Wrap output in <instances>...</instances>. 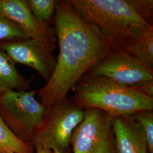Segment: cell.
I'll list each match as a JSON object with an SVG mask.
<instances>
[{
    "label": "cell",
    "mask_w": 153,
    "mask_h": 153,
    "mask_svg": "<svg viewBox=\"0 0 153 153\" xmlns=\"http://www.w3.org/2000/svg\"><path fill=\"white\" fill-rule=\"evenodd\" d=\"M54 22L59 53L51 78L38 90L41 104L46 111L65 99L87 71L115 48L69 0L57 1Z\"/></svg>",
    "instance_id": "obj_1"
},
{
    "label": "cell",
    "mask_w": 153,
    "mask_h": 153,
    "mask_svg": "<svg viewBox=\"0 0 153 153\" xmlns=\"http://www.w3.org/2000/svg\"><path fill=\"white\" fill-rule=\"evenodd\" d=\"M72 99L83 109H100L112 118L153 110V98L103 76L85 74L72 88Z\"/></svg>",
    "instance_id": "obj_2"
},
{
    "label": "cell",
    "mask_w": 153,
    "mask_h": 153,
    "mask_svg": "<svg viewBox=\"0 0 153 153\" xmlns=\"http://www.w3.org/2000/svg\"><path fill=\"white\" fill-rule=\"evenodd\" d=\"M85 19L119 48L151 26L137 14L130 0H69Z\"/></svg>",
    "instance_id": "obj_3"
},
{
    "label": "cell",
    "mask_w": 153,
    "mask_h": 153,
    "mask_svg": "<svg viewBox=\"0 0 153 153\" xmlns=\"http://www.w3.org/2000/svg\"><path fill=\"white\" fill-rule=\"evenodd\" d=\"M84 115L85 109L72 98L66 97L52 109L46 111L42 123L33 134L31 143L51 151L69 153L73 133Z\"/></svg>",
    "instance_id": "obj_4"
},
{
    "label": "cell",
    "mask_w": 153,
    "mask_h": 153,
    "mask_svg": "<svg viewBox=\"0 0 153 153\" xmlns=\"http://www.w3.org/2000/svg\"><path fill=\"white\" fill-rule=\"evenodd\" d=\"M86 74L103 76L153 98V68L120 48H115Z\"/></svg>",
    "instance_id": "obj_5"
},
{
    "label": "cell",
    "mask_w": 153,
    "mask_h": 153,
    "mask_svg": "<svg viewBox=\"0 0 153 153\" xmlns=\"http://www.w3.org/2000/svg\"><path fill=\"white\" fill-rule=\"evenodd\" d=\"M38 90H7L0 94V117L18 138L31 143L33 133L42 123L46 112L35 98Z\"/></svg>",
    "instance_id": "obj_6"
},
{
    "label": "cell",
    "mask_w": 153,
    "mask_h": 153,
    "mask_svg": "<svg viewBox=\"0 0 153 153\" xmlns=\"http://www.w3.org/2000/svg\"><path fill=\"white\" fill-rule=\"evenodd\" d=\"M112 119L100 109H85L84 117L72 134L74 153H98L114 147Z\"/></svg>",
    "instance_id": "obj_7"
},
{
    "label": "cell",
    "mask_w": 153,
    "mask_h": 153,
    "mask_svg": "<svg viewBox=\"0 0 153 153\" xmlns=\"http://www.w3.org/2000/svg\"><path fill=\"white\" fill-rule=\"evenodd\" d=\"M55 43L30 38L0 42V49L15 64L33 68L46 82L49 81L55 69Z\"/></svg>",
    "instance_id": "obj_8"
},
{
    "label": "cell",
    "mask_w": 153,
    "mask_h": 153,
    "mask_svg": "<svg viewBox=\"0 0 153 153\" xmlns=\"http://www.w3.org/2000/svg\"><path fill=\"white\" fill-rule=\"evenodd\" d=\"M0 14L16 24L28 38L55 44L57 42L55 28L38 21L26 0H0Z\"/></svg>",
    "instance_id": "obj_9"
},
{
    "label": "cell",
    "mask_w": 153,
    "mask_h": 153,
    "mask_svg": "<svg viewBox=\"0 0 153 153\" xmlns=\"http://www.w3.org/2000/svg\"><path fill=\"white\" fill-rule=\"evenodd\" d=\"M115 153H148L142 129L131 115L112 119Z\"/></svg>",
    "instance_id": "obj_10"
},
{
    "label": "cell",
    "mask_w": 153,
    "mask_h": 153,
    "mask_svg": "<svg viewBox=\"0 0 153 153\" xmlns=\"http://www.w3.org/2000/svg\"><path fill=\"white\" fill-rule=\"evenodd\" d=\"M15 65L0 49V94L7 90L26 91L30 88V81L19 73Z\"/></svg>",
    "instance_id": "obj_11"
},
{
    "label": "cell",
    "mask_w": 153,
    "mask_h": 153,
    "mask_svg": "<svg viewBox=\"0 0 153 153\" xmlns=\"http://www.w3.org/2000/svg\"><path fill=\"white\" fill-rule=\"evenodd\" d=\"M119 48L153 68V26L137 33Z\"/></svg>",
    "instance_id": "obj_12"
},
{
    "label": "cell",
    "mask_w": 153,
    "mask_h": 153,
    "mask_svg": "<svg viewBox=\"0 0 153 153\" xmlns=\"http://www.w3.org/2000/svg\"><path fill=\"white\" fill-rule=\"evenodd\" d=\"M33 153L34 147L30 142L16 137L0 117V153Z\"/></svg>",
    "instance_id": "obj_13"
},
{
    "label": "cell",
    "mask_w": 153,
    "mask_h": 153,
    "mask_svg": "<svg viewBox=\"0 0 153 153\" xmlns=\"http://www.w3.org/2000/svg\"><path fill=\"white\" fill-rule=\"evenodd\" d=\"M33 16L39 22L50 25L54 18L57 1L55 0H26Z\"/></svg>",
    "instance_id": "obj_14"
},
{
    "label": "cell",
    "mask_w": 153,
    "mask_h": 153,
    "mask_svg": "<svg viewBox=\"0 0 153 153\" xmlns=\"http://www.w3.org/2000/svg\"><path fill=\"white\" fill-rule=\"evenodd\" d=\"M131 116L137 121L142 129L147 142L149 152L153 153V111H139Z\"/></svg>",
    "instance_id": "obj_15"
},
{
    "label": "cell",
    "mask_w": 153,
    "mask_h": 153,
    "mask_svg": "<svg viewBox=\"0 0 153 153\" xmlns=\"http://www.w3.org/2000/svg\"><path fill=\"white\" fill-rule=\"evenodd\" d=\"M28 38L26 33L16 24L0 14V42Z\"/></svg>",
    "instance_id": "obj_16"
},
{
    "label": "cell",
    "mask_w": 153,
    "mask_h": 153,
    "mask_svg": "<svg viewBox=\"0 0 153 153\" xmlns=\"http://www.w3.org/2000/svg\"><path fill=\"white\" fill-rule=\"evenodd\" d=\"M137 14L150 25H153V0H130Z\"/></svg>",
    "instance_id": "obj_17"
},
{
    "label": "cell",
    "mask_w": 153,
    "mask_h": 153,
    "mask_svg": "<svg viewBox=\"0 0 153 153\" xmlns=\"http://www.w3.org/2000/svg\"><path fill=\"white\" fill-rule=\"evenodd\" d=\"M34 148L36 150V153H52V151L45 149L38 145H33Z\"/></svg>",
    "instance_id": "obj_18"
},
{
    "label": "cell",
    "mask_w": 153,
    "mask_h": 153,
    "mask_svg": "<svg viewBox=\"0 0 153 153\" xmlns=\"http://www.w3.org/2000/svg\"><path fill=\"white\" fill-rule=\"evenodd\" d=\"M98 153H115V148H109L104 149Z\"/></svg>",
    "instance_id": "obj_19"
},
{
    "label": "cell",
    "mask_w": 153,
    "mask_h": 153,
    "mask_svg": "<svg viewBox=\"0 0 153 153\" xmlns=\"http://www.w3.org/2000/svg\"><path fill=\"white\" fill-rule=\"evenodd\" d=\"M52 153H61L60 152H59V151H57V150H53L52 151Z\"/></svg>",
    "instance_id": "obj_20"
},
{
    "label": "cell",
    "mask_w": 153,
    "mask_h": 153,
    "mask_svg": "<svg viewBox=\"0 0 153 153\" xmlns=\"http://www.w3.org/2000/svg\"><path fill=\"white\" fill-rule=\"evenodd\" d=\"M13 153V152H4V153Z\"/></svg>",
    "instance_id": "obj_21"
}]
</instances>
